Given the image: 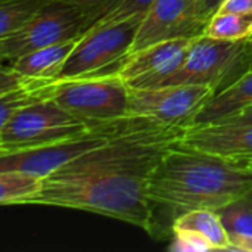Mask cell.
<instances>
[{"label": "cell", "instance_id": "obj_1", "mask_svg": "<svg viewBox=\"0 0 252 252\" xmlns=\"http://www.w3.org/2000/svg\"><path fill=\"white\" fill-rule=\"evenodd\" d=\"M188 128L143 117L131 128L92 149L44 179L41 192L28 205L89 211L151 233L149 180Z\"/></svg>", "mask_w": 252, "mask_h": 252}, {"label": "cell", "instance_id": "obj_2", "mask_svg": "<svg viewBox=\"0 0 252 252\" xmlns=\"http://www.w3.org/2000/svg\"><path fill=\"white\" fill-rule=\"evenodd\" d=\"M182 142V140H180ZM171 146L148 188L152 238L171 236L174 221L193 210L219 211L252 189L248 161L226 159L182 143Z\"/></svg>", "mask_w": 252, "mask_h": 252}, {"label": "cell", "instance_id": "obj_3", "mask_svg": "<svg viewBox=\"0 0 252 252\" xmlns=\"http://www.w3.org/2000/svg\"><path fill=\"white\" fill-rule=\"evenodd\" d=\"M143 18L133 16L87 30L77 40L53 83L117 74L130 55Z\"/></svg>", "mask_w": 252, "mask_h": 252}, {"label": "cell", "instance_id": "obj_4", "mask_svg": "<svg viewBox=\"0 0 252 252\" xmlns=\"http://www.w3.org/2000/svg\"><path fill=\"white\" fill-rule=\"evenodd\" d=\"M250 69L247 40L224 41L202 34L193 40L183 65L162 86H208L217 94Z\"/></svg>", "mask_w": 252, "mask_h": 252}, {"label": "cell", "instance_id": "obj_5", "mask_svg": "<svg viewBox=\"0 0 252 252\" xmlns=\"http://www.w3.org/2000/svg\"><path fill=\"white\" fill-rule=\"evenodd\" d=\"M90 126L55 100H43L16 112L0 126V155L47 146L74 137Z\"/></svg>", "mask_w": 252, "mask_h": 252}, {"label": "cell", "instance_id": "obj_6", "mask_svg": "<svg viewBox=\"0 0 252 252\" xmlns=\"http://www.w3.org/2000/svg\"><path fill=\"white\" fill-rule=\"evenodd\" d=\"M143 117L127 115L118 120L90 126L86 131L47 146L0 155V171L22 170L46 179L77 157L108 143L117 134L136 126Z\"/></svg>", "mask_w": 252, "mask_h": 252}, {"label": "cell", "instance_id": "obj_7", "mask_svg": "<svg viewBox=\"0 0 252 252\" xmlns=\"http://www.w3.org/2000/svg\"><path fill=\"white\" fill-rule=\"evenodd\" d=\"M128 99L130 87L117 74L53 83L52 100L89 124L130 115Z\"/></svg>", "mask_w": 252, "mask_h": 252}, {"label": "cell", "instance_id": "obj_8", "mask_svg": "<svg viewBox=\"0 0 252 252\" xmlns=\"http://www.w3.org/2000/svg\"><path fill=\"white\" fill-rule=\"evenodd\" d=\"M84 31L86 18L77 6L63 0H50L21 30L0 38V58L12 63L34 50L80 38Z\"/></svg>", "mask_w": 252, "mask_h": 252}, {"label": "cell", "instance_id": "obj_9", "mask_svg": "<svg viewBox=\"0 0 252 252\" xmlns=\"http://www.w3.org/2000/svg\"><path fill=\"white\" fill-rule=\"evenodd\" d=\"M216 94L208 86L168 84L149 89H130L128 112L152 118L165 126L189 128L198 112Z\"/></svg>", "mask_w": 252, "mask_h": 252}, {"label": "cell", "instance_id": "obj_10", "mask_svg": "<svg viewBox=\"0 0 252 252\" xmlns=\"http://www.w3.org/2000/svg\"><path fill=\"white\" fill-rule=\"evenodd\" d=\"M207 24L202 0H155L140 24L130 53L167 40L196 38L204 34Z\"/></svg>", "mask_w": 252, "mask_h": 252}, {"label": "cell", "instance_id": "obj_11", "mask_svg": "<svg viewBox=\"0 0 252 252\" xmlns=\"http://www.w3.org/2000/svg\"><path fill=\"white\" fill-rule=\"evenodd\" d=\"M193 40H167L130 53L117 75L130 89L159 87L183 65Z\"/></svg>", "mask_w": 252, "mask_h": 252}, {"label": "cell", "instance_id": "obj_12", "mask_svg": "<svg viewBox=\"0 0 252 252\" xmlns=\"http://www.w3.org/2000/svg\"><path fill=\"white\" fill-rule=\"evenodd\" d=\"M182 145L233 161L252 159V123H213L186 130Z\"/></svg>", "mask_w": 252, "mask_h": 252}, {"label": "cell", "instance_id": "obj_13", "mask_svg": "<svg viewBox=\"0 0 252 252\" xmlns=\"http://www.w3.org/2000/svg\"><path fill=\"white\" fill-rule=\"evenodd\" d=\"M252 105V69L236 80L230 87L214 94L198 112L190 127L207 126L227 120ZM189 127V128H190Z\"/></svg>", "mask_w": 252, "mask_h": 252}, {"label": "cell", "instance_id": "obj_14", "mask_svg": "<svg viewBox=\"0 0 252 252\" xmlns=\"http://www.w3.org/2000/svg\"><path fill=\"white\" fill-rule=\"evenodd\" d=\"M77 40L78 38L34 50L16 59L10 65L13 66V69H16L27 78L53 83L55 77L58 75L65 61L71 55L72 49L75 47Z\"/></svg>", "mask_w": 252, "mask_h": 252}, {"label": "cell", "instance_id": "obj_15", "mask_svg": "<svg viewBox=\"0 0 252 252\" xmlns=\"http://www.w3.org/2000/svg\"><path fill=\"white\" fill-rule=\"evenodd\" d=\"M173 230H193L207 238L216 251L230 250L229 233L221 221L220 214L214 210H193L185 213L174 221Z\"/></svg>", "mask_w": 252, "mask_h": 252}, {"label": "cell", "instance_id": "obj_16", "mask_svg": "<svg viewBox=\"0 0 252 252\" xmlns=\"http://www.w3.org/2000/svg\"><path fill=\"white\" fill-rule=\"evenodd\" d=\"M44 179L22 170L0 171V204L28 205L43 189Z\"/></svg>", "mask_w": 252, "mask_h": 252}, {"label": "cell", "instance_id": "obj_17", "mask_svg": "<svg viewBox=\"0 0 252 252\" xmlns=\"http://www.w3.org/2000/svg\"><path fill=\"white\" fill-rule=\"evenodd\" d=\"M204 35L224 41L248 40L252 37V12H217L208 21Z\"/></svg>", "mask_w": 252, "mask_h": 252}, {"label": "cell", "instance_id": "obj_18", "mask_svg": "<svg viewBox=\"0 0 252 252\" xmlns=\"http://www.w3.org/2000/svg\"><path fill=\"white\" fill-rule=\"evenodd\" d=\"M50 0H0V38L34 19Z\"/></svg>", "mask_w": 252, "mask_h": 252}, {"label": "cell", "instance_id": "obj_19", "mask_svg": "<svg viewBox=\"0 0 252 252\" xmlns=\"http://www.w3.org/2000/svg\"><path fill=\"white\" fill-rule=\"evenodd\" d=\"M229 236H252V205L241 198L217 211Z\"/></svg>", "mask_w": 252, "mask_h": 252}, {"label": "cell", "instance_id": "obj_20", "mask_svg": "<svg viewBox=\"0 0 252 252\" xmlns=\"http://www.w3.org/2000/svg\"><path fill=\"white\" fill-rule=\"evenodd\" d=\"M154 1L155 0H120L117 3V6L109 13H106L96 25L112 24V22H118V21L133 18V16H146V13L152 7ZM96 25H93V27H96Z\"/></svg>", "mask_w": 252, "mask_h": 252}, {"label": "cell", "instance_id": "obj_21", "mask_svg": "<svg viewBox=\"0 0 252 252\" xmlns=\"http://www.w3.org/2000/svg\"><path fill=\"white\" fill-rule=\"evenodd\" d=\"M168 250L174 252L216 251L207 238L193 230H173Z\"/></svg>", "mask_w": 252, "mask_h": 252}, {"label": "cell", "instance_id": "obj_22", "mask_svg": "<svg viewBox=\"0 0 252 252\" xmlns=\"http://www.w3.org/2000/svg\"><path fill=\"white\" fill-rule=\"evenodd\" d=\"M77 6L86 18V31L109 13L120 0H63ZM84 31V32H86Z\"/></svg>", "mask_w": 252, "mask_h": 252}, {"label": "cell", "instance_id": "obj_23", "mask_svg": "<svg viewBox=\"0 0 252 252\" xmlns=\"http://www.w3.org/2000/svg\"><path fill=\"white\" fill-rule=\"evenodd\" d=\"M219 12H252V0H224Z\"/></svg>", "mask_w": 252, "mask_h": 252}, {"label": "cell", "instance_id": "obj_24", "mask_svg": "<svg viewBox=\"0 0 252 252\" xmlns=\"http://www.w3.org/2000/svg\"><path fill=\"white\" fill-rule=\"evenodd\" d=\"M230 238V250L229 251L252 252V236H229Z\"/></svg>", "mask_w": 252, "mask_h": 252}, {"label": "cell", "instance_id": "obj_25", "mask_svg": "<svg viewBox=\"0 0 252 252\" xmlns=\"http://www.w3.org/2000/svg\"><path fill=\"white\" fill-rule=\"evenodd\" d=\"M224 3V0H202V10H204V16L210 21L221 7V4Z\"/></svg>", "mask_w": 252, "mask_h": 252}, {"label": "cell", "instance_id": "obj_26", "mask_svg": "<svg viewBox=\"0 0 252 252\" xmlns=\"http://www.w3.org/2000/svg\"><path fill=\"white\" fill-rule=\"evenodd\" d=\"M219 123H252V105L248 106L247 109H244L242 112H239L227 120L219 121Z\"/></svg>", "mask_w": 252, "mask_h": 252}, {"label": "cell", "instance_id": "obj_27", "mask_svg": "<svg viewBox=\"0 0 252 252\" xmlns=\"http://www.w3.org/2000/svg\"><path fill=\"white\" fill-rule=\"evenodd\" d=\"M247 47H248V58H250V63L252 68V37L247 40Z\"/></svg>", "mask_w": 252, "mask_h": 252}, {"label": "cell", "instance_id": "obj_28", "mask_svg": "<svg viewBox=\"0 0 252 252\" xmlns=\"http://www.w3.org/2000/svg\"><path fill=\"white\" fill-rule=\"evenodd\" d=\"M244 198H245V199H247V201H248V202L252 205V189L248 192V193H247V195H245V196H244Z\"/></svg>", "mask_w": 252, "mask_h": 252}, {"label": "cell", "instance_id": "obj_29", "mask_svg": "<svg viewBox=\"0 0 252 252\" xmlns=\"http://www.w3.org/2000/svg\"><path fill=\"white\" fill-rule=\"evenodd\" d=\"M248 162H250V165H251V168H252V159L251 161H248Z\"/></svg>", "mask_w": 252, "mask_h": 252}]
</instances>
